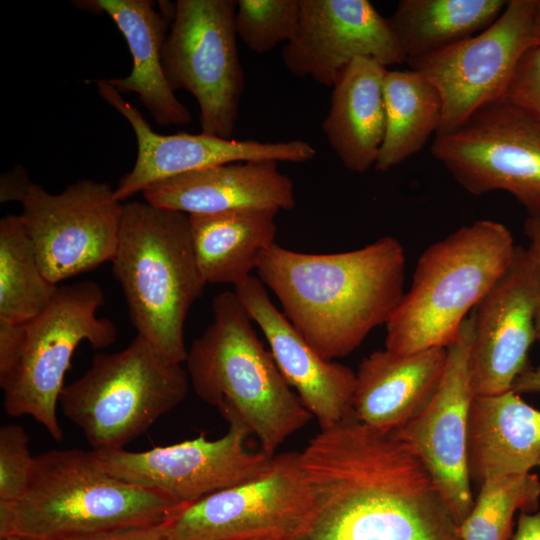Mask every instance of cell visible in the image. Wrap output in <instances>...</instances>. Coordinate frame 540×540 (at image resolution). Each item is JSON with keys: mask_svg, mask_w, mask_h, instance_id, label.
Masks as SVG:
<instances>
[{"mask_svg": "<svg viewBox=\"0 0 540 540\" xmlns=\"http://www.w3.org/2000/svg\"><path fill=\"white\" fill-rule=\"evenodd\" d=\"M52 540H173L168 532L167 520L160 523L130 526L79 534Z\"/></svg>", "mask_w": 540, "mask_h": 540, "instance_id": "obj_34", "label": "cell"}, {"mask_svg": "<svg viewBox=\"0 0 540 540\" xmlns=\"http://www.w3.org/2000/svg\"><path fill=\"white\" fill-rule=\"evenodd\" d=\"M510 540H540V510L520 512Z\"/></svg>", "mask_w": 540, "mask_h": 540, "instance_id": "obj_37", "label": "cell"}, {"mask_svg": "<svg viewBox=\"0 0 540 540\" xmlns=\"http://www.w3.org/2000/svg\"><path fill=\"white\" fill-rule=\"evenodd\" d=\"M111 263L137 335L167 361L185 362L184 323L206 286L193 249L189 216L146 201L123 204Z\"/></svg>", "mask_w": 540, "mask_h": 540, "instance_id": "obj_5", "label": "cell"}, {"mask_svg": "<svg viewBox=\"0 0 540 540\" xmlns=\"http://www.w3.org/2000/svg\"><path fill=\"white\" fill-rule=\"evenodd\" d=\"M312 515L301 454L285 452L252 479L180 507L167 528L173 540H293Z\"/></svg>", "mask_w": 540, "mask_h": 540, "instance_id": "obj_10", "label": "cell"}, {"mask_svg": "<svg viewBox=\"0 0 540 540\" xmlns=\"http://www.w3.org/2000/svg\"><path fill=\"white\" fill-rule=\"evenodd\" d=\"M186 368L137 335L123 350L97 353L87 372L63 388L64 416L95 451L119 450L187 396Z\"/></svg>", "mask_w": 540, "mask_h": 540, "instance_id": "obj_7", "label": "cell"}, {"mask_svg": "<svg viewBox=\"0 0 540 540\" xmlns=\"http://www.w3.org/2000/svg\"><path fill=\"white\" fill-rule=\"evenodd\" d=\"M32 183L25 168L20 164L2 173L0 177V202L18 201L21 203Z\"/></svg>", "mask_w": 540, "mask_h": 540, "instance_id": "obj_35", "label": "cell"}, {"mask_svg": "<svg viewBox=\"0 0 540 540\" xmlns=\"http://www.w3.org/2000/svg\"><path fill=\"white\" fill-rule=\"evenodd\" d=\"M301 454L313 515L293 540H460L417 456L354 415L320 429Z\"/></svg>", "mask_w": 540, "mask_h": 540, "instance_id": "obj_1", "label": "cell"}, {"mask_svg": "<svg viewBox=\"0 0 540 540\" xmlns=\"http://www.w3.org/2000/svg\"><path fill=\"white\" fill-rule=\"evenodd\" d=\"M503 98L523 111L540 126L539 46H533L523 54Z\"/></svg>", "mask_w": 540, "mask_h": 540, "instance_id": "obj_32", "label": "cell"}, {"mask_svg": "<svg viewBox=\"0 0 540 540\" xmlns=\"http://www.w3.org/2000/svg\"><path fill=\"white\" fill-rule=\"evenodd\" d=\"M525 233L530 240L529 251L535 262L538 279V304L535 315L536 341L540 344V212L528 214Z\"/></svg>", "mask_w": 540, "mask_h": 540, "instance_id": "obj_36", "label": "cell"}, {"mask_svg": "<svg viewBox=\"0 0 540 540\" xmlns=\"http://www.w3.org/2000/svg\"><path fill=\"white\" fill-rule=\"evenodd\" d=\"M212 311V323L187 353L189 381L197 396L215 406L228 424L244 426L258 439L261 451L274 456L312 415L259 340L235 292L217 294Z\"/></svg>", "mask_w": 540, "mask_h": 540, "instance_id": "obj_3", "label": "cell"}, {"mask_svg": "<svg viewBox=\"0 0 540 540\" xmlns=\"http://www.w3.org/2000/svg\"><path fill=\"white\" fill-rule=\"evenodd\" d=\"M300 15V0H238L236 34L249 50L264 54L294 39Z\"/></svg>", "mask_w": 540, "mask_h": 540, "instance_id": "obj_30", "label": "cell"}, {"mask_svg": "<svg viewBox=\"0 0 540 540\" xmlns=\"http://www.w3.org/2000/svg\"><path fill=\"white\" fill-rule=\"evenodd\" d=\"M250 432L229 424L222 437L206 434L147 451L125 449L95 451L107 472L125 482L162 491L181 505L241 484L263 472L272 457L246 446Z\"/></svg>", "mask_w": 540, "mask_h": 540, "instance_id": "obj_14", "label": "cell"}, {"mask_svg": "<svg viewBox=\"0 0 540 540\" xmlns=\"http://www.w3.org/2000/svg\"><path fill=\"white\" fill-rule=\"evenodd\" d=\"M538 466L540 467V460H539V462H538Z\"/></svg>", "mask_w": 540, "mask_h": 540, "instance_id": "obj_42", "label": "cell"}, {"mask_svg": "<svg viewBox=\"0 0 540 540\" xmlns=\"http://www.w3.org/2000/svg\"><path fill=\"white\" fill-rule=\"evenodd\" d=\"M259 540H271V539H259Z\"/></svg>", "mask_w": 540, "mask_h": 540, "instance_id": "obj_41", "label": "cell"}, {"mask_svg": "<svg viewBox=\"0 0 540 540\" xmlns=\"http://www.w3.org/2000/svg\"><path fill=\"white\" fill-rule=\"evenodd\" d=\"M431 153L469 193L506 191L540 212V126L504 98L435 136Z\"/></svg>", "mask_w": 540, "mask_h": 540, "instance_id": "obj_11", "label": "cell"}, {"mask_svg": "<svg viewBox=\"0 0 540 540\" xmlns=\"http://www.w3.org/2000/svg\"><path fill=\"white\" fill-rule=\"evenodd\" d=\"M511 390L517 394L540 392V364L521 374L514 381Z\"/></svg>", "mask_w": 540, "mask_h": 540, "instance_id": "obj_38", "label": "cell"}, {"mask_svg": "<svg viewBox=\"0 0 540 540\" xmlns=\"http://www.w3.org/2000/svg\"><path fill=\"white\" fill-rule=\"evenodd\" d=\"M540 460V409L520 394L474 396L468 420L467 462L478 486L498 476L520 475Z\"/></svg>", "mask_w": 540, "mask_h": 540, "instance_id": "obj_23", "label": "cell"}, {"mask_svg": "<svg viewBox=\"0 0 540 540\" xmlns=\"http://www.w3.org/2000/svg\"><path fill=\"white\" fill-rule=\"evenodd\" d=\"M534 36L537 46L540 47V0H536L534 11Z\"/></svg>", "mask_w": 540, "mask_h": 540, "instance_id": "obj_39", "label": "cell"}, {"mask_svg": "<svg viewBox=\"0 0 540 540\" xmlns=\"http://www.w3.org/2000/svg\"><path fill=\"white\" fill-rule=\"evenodd\" d=\"M74 3L90 12H105L126 40L132 55V70L126 77L106 79L107 82L119 93H135L156 124H189L191 113L170 88L162 66V50L172 18L164 11H156L155 3L150 0Z\"/></svg>", "mask_w": 540, "mask_h": 540, "instance_id": "obj_22", "label": "cell"}, {"mask_svg": "<svg viewBox=\"0 0 540 540\" xmlns=\"http://www.w3.org/2000/svg\"><path fill=\"white\" fill-rule=\"evenodd\" d=\"M402 244L384 236L356 250L312 254L274 243L258 278L298 333L327 360L347 356L388 322L404 295Z\"/></svg>", "mask_w": 540, "mask_h": 540, "instance_id": "obj_2", "label": "cell"}, {"mask_svg": "<svg viewBox=\"0 0 540 540\" xmlns=\"http://www.w3.org/2000/svg\"><path fill=\"white\" fill-rule=\"evenodd\" d=\"M1 540H24L20 537H17V536H5V537H2L0 538Z\"/></svg>", "mask_w": 540, "mask_h": 540, "instance_id": "obj_40", "label": "cell"}, {"mask_svg": "<svg viewBox=\"0 0 540 540\" xmlns=\"http://www.w3.org/2000/svg\"><path fill=\"white\" fill-rule=\"evenodd\" d=\"M537 304L534 259L528 248L516 245L511 263L471 313L469 378L474 396L507 392L531 368Z\"/></svg>", "mask_w": 540, "mask_h": 540, "instance_id": "obj_16", "label": "cell"}, {"mask_svg": "<svg viewBox=\"0 0 540 540\" xmlns=\"http://www.w3.org/2000/svg\"><path fill=\"white\" fill-rule=\"evenodd\" d=\"M505 0H401L389 18L406 62L468 39L492 25Z\"/></svg>", "mask_w": 540, "mask_h": 540, "instance_id": "obj_26", "label": "cell"}, {"mask_svg": "<svg viewBox=\"0 0 540 540\" xmlns=\"http://www.w3.org/2000/svg\"><path fill=\"white\" fill-rule=\"evenodd\" d=\"M386 131L374 168L387 172L422 149L437 133L442 101L435 86L419 72L388 70L384 80Z\"/></svg>", "mask_w": 540, "mask_h": 540, "instance_id": "obj_27", "label": "cell"}, {"mask_svg": "<svg viewBox=\"0 0 540 540\" xmlns=\"http://www.w3.org/2000/svg\"><path fill=\"white\" fill-rule=\"evenodd\" d=\"M515 249L510 230L487 219L464 225L426 248L408 292L386 323L385 349L405 355L447 348L507 269Z\"/></svg>", "mask_w": 540, "mask_h": 540, "instance_id": "obj_6", "label": "cell"}, {"mask_svg": "<svg viewBox=\"0 0 540 540\" xmlns=\"http://www.w3.org/2000/svg\"><path fill=\"white\" fill-rule=\"evenodd\" d=\"M473 340L472 314L447 347L444 375L426 407L391 432L421 461L458 526L474 503L467 462L468 420L473 393L469 354Z\"/></svg>", "mask_w": 540, "mask_h": 540, "instance_id": "obj_15", "label": "cell"}, {"mask_svg": "<svg viewBox=\"0 0 540 540\" xmlns=\"http://www.w3.org/2000/svg\"><path fill=\"white\" fill-rule=\"evenodd\" d=\"M104 302V292L95 281L59 285L47 308L26 324L21 359L2 388L9 416H31L56 442L63 440L56 409L74 351L83 341L93 349H104L117 337L114 323L97 316Z\"/></svg>", "mask_w": 540, "mask_h": 540, "instance_id": "obj_8", "label": "cell"}, {"mask_svg": "<svg viewBox=\"0 0 540 540\" xmlns=\"http://www.w3.org/2000/svg\"><path fill=\"white\" fill-rule=\"evenodd\" d=\"M387 71V67L372 58H357L332 86L330 109L322 130L350 171L363 173L377 161L386 131Z\"/></svg>", "mask_w": 540, "mask_h": 540, "instance_id": "obj_24", "label": "cell"}, {"mask_svg": "<svg viewBox=\"0 0 540 540\" xmlns=\"http://www.w3.org/2000/svg\"><path fill=\"white\" fill-rule=\"evenodd\" d=\"M146 202L187 215L234 210H290L295 204L292 179L274 160L226 163L177 175L147 187Z\"/></svg>", "mask_w": 540, "mask_h": 540, "instance_id": "obj_20", "label": "cell"}, {"mask_svg": "<svg viewBox=\"0 0 540 540\" xmlns=\"http://www.w3.org/2000/svg\"><path fill=\"white\" fill-rule=\"evenodd\" d=\"M445 347L399 355L377 350L355 372L352 410L361 423L391 433L419 414L438 389L447 364Z\"/></svg>", "mask_w": 540, "mask_h": 540, "instance_id": "obj_21", "label": "cell"}, {"mask_svg": "<svg viewBox=\"0 0 540 540\" xmlns=\"http://www.w3.org/2000/svg\"><path fill=\"white\" fill-rule=\"evenodd\" d=\"M58 287L43 274L21 216H4L0 220V320L28 324L47 308Z\"/></svg>", "mask_w": 540, "mask_h": 540, "instance_id": "obj_28", "label": "cell"}, {"mask_svg": "<svg viewBox=\"0 0 540 540\" xmlns=\"http://www.w3.org/2000/svg\"><path fill=\"white\" fill-rule=\"evenodd\" d=\"M540 480L537 474L498 476L479 485L467 518L459 526L460 540H510L517 511H537Z\"/></svg>", "mask_w": 540, "mask_h": 540, "instance_id": "obj_29", "label": "cell"}, {"mask_svg": "<svg viewBox=\"0 0 540 540\" xmlns=\"http://www.w3.org/2000/svg\"><path fill=\"white\" fill-rule=\"evenodd\" d=\"M35 467L25 429L9 423L0 428V503H11L26 492Z\"/></svg>", "mask_w": 540, "mask_h": 540, "instance_id": "obj_31", "label": "cell"}, {"mask_svg": "<svg viewBox=\"0 0 540 540\" xmlns=\"http://www.w3.org/2000/svg\"><path fill=\"white\" fill-rule=\"evenodd\" d=\"M184 505L166 493L114 477L95 452L50 450L35 456L24 495L0 503V538L52 540L171 518Z\"/></svg>", "mask_w": 540, "mask_h": 540, "instance_id": "obj_4", "label": "cell"}, {"mask_svg": "<svg viewBox=\"0 0 540 540\" xmlns=\"http://www.w3.org/2000/svg\"><path fill=\"white\" fill-rule=\"evenodd\" d=\"M296 36L282 60L297 77L333 86L355 59L372 58L385 67L406 62L389 19L367 0H300Z\"/></svg>", "mask_w": 540, "mask_h": 540, "instance_id": "obj_18", "label": "cell"}, {"mask_svg": "<svg viewBox=\"0 0 540 540\" xmlns=\"http://www.w3.org/2000/svg\"><path fill=\"white\" fill-rule=\"evenodd\" d=\"M234 292L263 332L283 378L320 429L352 416L355 372L319 355L275 307L258 277L251 275L234 286Z\"/></svg>", "mask_w": 540, "mask_h": 540, "instance_id": "obj_19", "label": "cell"}, {"mask_svg": "<svg viewBox=\"0 0 540 540\" xmlns=\"http://www.w3.org/2000/svg\"><path fill=\"white\" fill-rule=\"evenodd\" d=\"M96 87L103 100L127 119L136 136L135 164L114 189V195L120 202L143 192L154 183L207 167L249 160L303 163L316 155L315 148L300 139L261 142L225 139L202 132L158 134L142 113L106 79L96 81Z\"/></svg>", "mask_w": 540, "mask_h": 540, "instance_id": "obj_17", "label": "cell"}, {"mask_svg": "<svg viewBox=\"0 0 540 540\" xmlns=\"http://www.w3.org/2000/svg\"><path fill=\"white\" fill-rule=\"evenodd\" d=\"M536 0H511L497 20L480 33L435 53L408 60L425 76L442 101L435 136L459 127L479 108L502 99L523 54L537 46Z\"/></svg>", "mask_w": 540, "mask_h": 540, "instance_id": "obj_12", "label": "cell"}, {"mask_svg": "<svg viewBox=\"0 0 540 540\" xmlns=\"http://www.w3.org/2000/svg\"><path fill=\"white\" fill-rule=\"evenodd\" d=\"M278 212L246 209L188 215L196 261L206 284L236 286L250 277L260 255L276 243Z\"/></svg>", "mask_w": 540, "mask_h": 540, "instance_id": "obj_25", "label": "cell"}, {"mask_svg": "<svg viewBox=\"0 0 540 540\" xmlns=\"http://www.w3.org/2000/svg\"><path fill=\"white\" fill-rule=\"evenodd\" d=\"M26 340V324L0 320V386L3 388L14 374Z\"/></svg>", "mask_w": 540, "mask_h": 540, "instance_id": "obj_33", "label": "cell"}, {"mask_svg": "<svg viewBox=\"0 0 540 540\" xmlns=\"http://www.w3.org/2000/svg\"><path fill=\"white\" fill-rule=\"evenodd\" d=\"M236 1L178 0L162 50L170 88L197 101L201 132L232 139L244 89Z\"/></svg>", "mask_w": 540, "mask_h": 540, "instance_id": "obj_9", "label": "cell"}, {"mask_svg": "<svg viewBox=\"0 0 540 540\" xmlns=\"http://www.w3.org/2000/svg\"><path fill=\"white\" fill-rule=\"evenodd\" d=\"M20 214L39 266L52 283L112 261L123 204L110 184L79 180L59 194L32 183Z\"/></svg>", "mask_w": 540, "mask_h": 540, "instance_id": "obj_13", "label": "cell"}]
</instances>
